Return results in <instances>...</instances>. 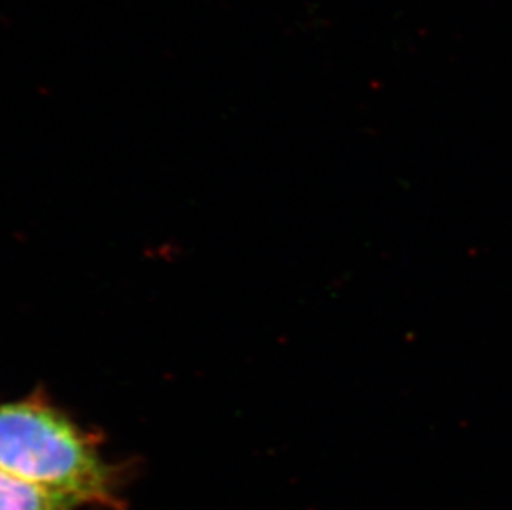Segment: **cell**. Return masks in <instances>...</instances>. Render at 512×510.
Segmentation results:
<instances>
[{
  "instance_id": "obj_2",
  "label": "cell",
  "mask_w": 512,
  "mask_h": 510,
  "mask_svg": "<svg viewBox=\"0 0 512 510\" xmlns=\"http://www.w3.org/2000/svg\"><path fill=\"white\" fill-rule=\"evenodd\" d=\"M80 504L0 469V510H77Z\"/></svg>"
},
{
  "instance_id": "obj_1",
  "label": "cell",
  "mask_w": 512,
  "mask_h": 510,
  "mask_svg": "<svg viewBox=\"0 0 512 510\" xmlns=\"http://www.w3.org/2000/svg\"><path fill=\"white\" fill-rule=\"evenodd\" d=\"M42 391L0 405V469L82 507L121 509L120 469Z\"/></svg>"
}]
</instances>
